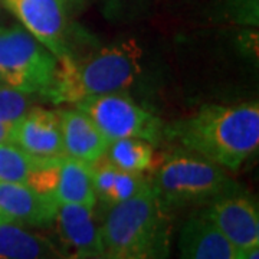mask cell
Listing matches in <instances>:
<instances>
[{"mask_svg": "<svg viewBox=\"0 0 259 259\" xmlns=\"http://www.w3.org/2000/svg\"><path fill=\"white\" fill-rule=\"evenodd\" d=\"M166 133L204 160L238 170L259 147V105L209 104Z\"/></svg>", "mask_w": 259, "mask_h": 259, "instance_id": "obj_1", "label": "cell"}, {"mask_svg": "<svg viewBox=\"0 0 259 259\" xmlns=\"http://www.w3.org/2000/svg\"><path fill=\"white\" fill-rule=\"evenodd\" d=\"M140 72L141 49L134 40L107 45L82 58L68 54L58 58L47 98L56 105L78 104L95 95L127 91Z\"/></svg>", "mask_w": 259, "mask_h": 259, "instance_id": "obj_2", "label": "cell"}, {"mask_svg": "<svg viewBox=\"0 0 259 259\" xmlns=\"http://www.w3.org/2000/svg\"><path fill=\"white\" fill-rule=\"evenodd\" d=\"M104 252L115 259H168L171 212L151 185L110 207L101 221Z\"/></svg>", "mask_w": 259, "mask_h": 259, "instance_id": "obj_3", "label": "cell"}, {"mask_svg": "<svg viewBox=\"0 0 259 259\" xmlns=\"http://www.w3.org/2000/svg\"><path fill=\"white\" fill-rule=\"evenodd\" d=\"M150 185L170 212L206 206L223 194L239 190L221 166L202 157L183 154L167 157L158 166Z\"/></svg>", "mask_w": 259, "mask_h": 259, "instance_id": "obj_4", "label": "cell"}, {"mask_svg": "<svg viewBox=\"0 0 259 259\" xmlns=\"http://www.w3.org/2000/svg\"><path fill=\"white\" fill-rule=\"evenodd\" d=\"M56 58L22 26L0 28V81L32 95L48 97L55 79Z\"/></svg>", "mask_w": 259, "mask_h": 259, "instance_id": "obj_5", "label": "cell"}, {"mask_svg": "<svg viewBox=\"0 0 259 259\" xmlns=\"http://www.w3.org/2000/svg\"><path fill=\"white\" fill-rule=\"evenodd\" d=\"M76 108L83 111L107 139H141L157 143L163 134V122L141 107L125 91L85 98Z\"/></svg>", "mask_w": 259, "mask_h": 259, "instance_id": "obj_6", "label": "cell"}, {"mask_svg": "<svg viewBox=\"0 0 259 259\" xmlns=\"http://www.w3.org/2000/svg\"><path fill=\"white\" fill-rule=\"evenodd\" d=\"M94 209L83 204H58L55 243L64 259H87L104 252L101 222Z\"/></svg>", "mask_w": 259, "mask_h": 259, "instance_id": "obj_7", "label": "cell"}, {"mask_svg": "<svg viewBox=\"0 0 259 259\" xmlns=\"http://www.w3.org/2000/svg\"><path fill=\"white\" fill-rule=\"evenodd\" d=\"M23 28L56 58L71 54L68 12L61 0H5Z\"/></svg>", "mask_w": 259, "mask_h": 259, "instance_id": "obj_8", "label": "cell"}, {"mask_svg": "<svg viewBox=\"0 0 259 259\" xmlns=\"http://www.w3.org/2000/svg\"><path fill=\"white\" fill-rule=\"evenodd\" d=\"M200 213L222 232L236 250L259 245L258 206L241 189L214 199Z\"/></svg>", "mask_w": 259, "mask_h": 259, "instance_id": "obj_9", "label": "cell"}, {"mask_svg": "<svg viewBox=\"0 0 259 259\" xmlns=\"http://www.w3.org/2000/svg\"><path fill=\"white\" fill-rule=\"evenodd\" d=\"M12 143L36 157L55 158L65 156L59 111L32 107L15 122Z\"/></svg>", "mask_w": 259, "mask_h": 259, "instance_id": "obj_10", "label": "cell"}, {"mask_svg": "<svg viewBox=\"0 0 259 259\" xmlns=\"http://www.w3.org/2000/svg\"><path fill=\"white\" fill-rule=\"evenodd\" d=\"M58 203L47 194L23 183L0 182V213L26 228H49L55 221Z\"/></svg>", "mask_w": 259, "mask_h": 259, "instance_id": "obj_11", "label": "cell"}, {"mask_svg": "<svg viewBox=\"0 0 259 259\" xmlns=\"http://www.w3.org/2000/svg\"><path fill=\"white\" fill-rule=\"evenodd\" d=\"M62 144L66 157L91 164L105 154L110 140L79 108L59 111Z\"/></svg>", "mask_w": 259, "mask_h": 259, "instance_id": "obj_12", "label": "cell"}, {"mask_svg": "<svg viewBox=\"0 0 259 259\" xmlns=\"http://www.w3.org/2000/svg\"><path fill=\"white\" fill-rule=\"evenodd\" d=\"M179 259H235L236 249L204 214L186 221L179 239Z\"/></svg>", "mask_w": 259, "mask_h": 259, "instance_id": "obj_13", "label": "cell"}, {"mask_svg": "<svg viewBox=\"0 0 259 259\" xmlns=\"http://www.w3.org/2000/svg\"><path fill=\"white\" fill-rule=\"evenodd\" d=\"M97 203L107 210L143 192L150 180L143 173H130L110 164L104 156L90 164Z\"/></svg>", "mask_w": 259, "mask_h": 259, "instance_id": "obj_14", "label": "cell"}, {"mask_svg": "<svg viewBox=\"0 0 259 259\" xmlns=\"http://www.w3.org/2000/svg\"><path fill=\"white\" fill-rule=\"evenodd\" d=\"M0 259H64L55 241L0 216Z\"/></svg>", "mask_w": 259, "mask_h": 259, "instance_id": "obj_15", "label": "cell"}, {"mask_svg": "<svg viewBox=\"0 0 259 259\" xmlns=\"http://www.w3.org/2000/svg\"><path fill=\"white\" fill-rule=\"evenodd\" d=\"M52 197L58 204L72 203L95 207L97 196L90 164L66 156L61 158Z\"/></svg>", "mask_w": 259, "mask_h": 259, "instance_id": "obj_16", "label": "cell"}, {"mask_svg": "<svg viewBox=\"0 0 259 259\" xmlns=\"http://www.w3.org/2000/svg\"><path fill=\"white\" fill-rule=\"evenodd\" d=\"M154 156L153 144L146 140L118 139L110 141L104 158L124 171L144 173L154 166Z\"/></svg>", "mask_w": 259, "mask_h": 259, "instance_id": "obj_17", "label": "cell"}, {"mask_svg": "<svg viewBox=\"0 0 259 259\" xmlns=\"http://www.w3.org/2000/svg\"><path fill=\"white\" fill-rule=\"evenodd\" d=\"M48 160L32 156L13 143L0 144V182L28 185L32 175Z\"/></svg>", "mask_w": 259, "mask_h": 259, "instance_id": "obj_18", "label": "cell"}, {"mask_svg": "<svg viewBox=\"0 0 259 259\" xmlns=\"http://www.w3.org/2000/svg\"><path fill=\"white\" fill-rule=\"evenodd\" d=\"M32 108V94L0 83V122L15 124Z\"/></svg>", "mask_w": 259, "mask_h": 259, "instance_id": "obj_19", "label": "cell"}, {"mask_svg": "<svg viewBox=\"0 0 259 259\" xmlns=\"http://www.w3.org/2000/svg\"><path fill=\"white\" fill-rule=\"evenodd\" d=\"M235 259H259V245L246 249H238L235 253Z\"/></svg>", "mask_w": 259, "mask_h": 259, "instance_id": "obj_20", "label": "cell"}, {"mask_svg": "<svg viewBox=\"0 0 259 259\" xmlns=\"http://www.w3.org/2000/svg\"><path fill=\"white\" fill-rule=\"evenodd\" d=\"M13 125H15V124L0 122V144H5V143H12V136H13Z\"/></svg>", "mask_w": 259, "mask_h": 259, "instance_id": "obj_21", "label": "cell"}, {"mask_svg": "<svg viewBox=\"0 0 259 259\" xmlns=\"http://www.w3.org/2000/svg\"><path fill=\"white\" fill-rule=\"evenodd\" d=\"M83 0H61V3L64 5V8L66 9V12H69V10H74V9H76V8H79Z\"/></svg>", "mask_w": 259, "mask_h": 259, "instance_id": "obj_22", "label": "cell"}, {"mask_svg": "<svg viewBox=\"0 0 259 259\" xmlns=\"http://www.w3.org/2000/svg\"><path fill=\"white\" fill-rule=\"evenodd\" d=\"M87 259H115L112 258L110 253H107V252H102V253H100V255H94V256H90V258Z\"/></svg>", "mask_w": 259, "mask_h": 259, "instance_id": "obj_23", "label": "cell"}, {"mask_svg": "<svg viewBox=\"0 0 259 259\" xmlns=\"http://www.w3.org/2000/svg\"><path fill=\"white\" fill-rule=\"evenodd\" d=\"M0 216H2V213H0Z\"/></svg>", "mask_w": 259, "mask_h": 259, "instance_id": "obj_24", "label": "cell"}, {"mask_svg": "<svg viewBox=\"0 0 259 259\" xmlns=\"http://www.w3.org/2000/svg\"><path fill=\"white\" fill-rule=\"evenodd\" d=\"M0 83H2V81H0Z\"/></svg>", "mask_w": 259, "mask_h": 259, "instance_id": "obj_25", "label": "cell"}]
</instances>
